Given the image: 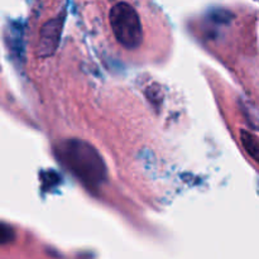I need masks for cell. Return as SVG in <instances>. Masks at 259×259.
<instances>
[{
	"instance_id": "cell-4",
	"label": "cell",
	"mask_w": 259,
	"mask_h": 259,
	"mask_svg": "<svg viewBox=\"0 0 259 259\" xmlns=\"http://www.w3.org/2000/svg\"><path fill=\"white\" fill-rule=\"evenodd\" d=\"M240 141H242V144L247 153L259 163V139L257 137L250 132L242 129L240 131Z\"/></svg>"
},
{
	"instance_id": "cell-5",
	"label": "cell",
	"mask_w": 259,
	"mask_h": 259,
	"mask_svg": "<svg viewBox=\"0 0 259 259\" xmlns=\"http://www.w3.org/2000/svg\"><path fill=\"white\" fill-rule=\"evenodd\" d=\"M0 239H2V244L5 245L8 243L12 242L14 239V232L10 227H8L7 224L3 223L2 224V230H0Z\"/></svg>"
},
{
	"instance_id": "cell-2",
	"label": "cell",
	"mask_w": 259,
	"mask_h": 259,
	"mask_svg": "<svg viewBox=\"0 0 259 259\" xmlns=\"http://www.w3.org/2000/svg\"><path fill=\"white\" fill-rule=\"evenodd\" d=\"M111 32L119 45L126 50H136L143 40L141 18L129 3H116L109 13Z\"/></svg>"
},
{
	"instance_id": "cell-3",
	"label": "cell",
	"mask_w": 259,
	"mask_h": 259,
	"mask_svg": "<svg viewBox=\"0 0 259 259\" xmlns=\"http://www.w3.org/2000/svg\"><path fill=\"white\" fill-rule=\"evenodd\" d=\"M63 24H65V15L62 14L55 19L48 20L42 25L39 32V43H38V55L40 57H50L57 51Z\"/></svg>"
},
{
	"instance_id": "cell-1",
	"label": "cell",
	"mask_w": 259,
	"mask_h": 259,
	"mask_svg": "<svg viewBox=\"0 0 259 259\" xmlns=\"http://www.w3.org/2000/svg\"><path fill=\"white\" fill-rule=\"evenodd\" d=\"M55 156L86 189L95 191L103 186L108 177L105 162L98 151L86 141L67 138L53 147Z\"/></svg>"
}]
</instances>
